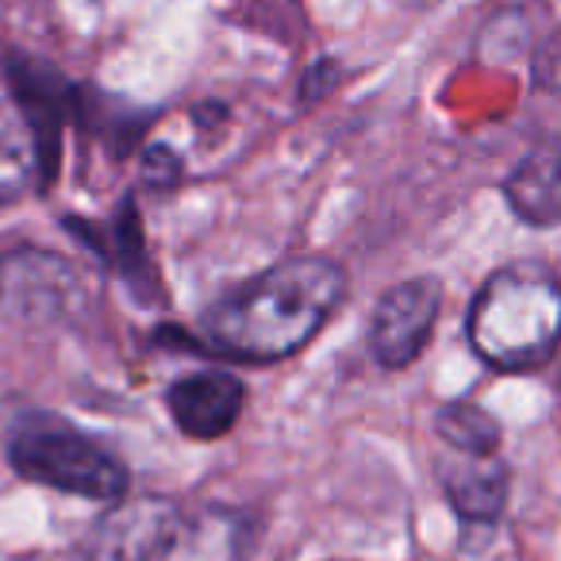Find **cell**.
<instances>
[{
  "instance_id": "6",
  "label": "cell",
  "mask_w": 561,
  "mask_h": 561,
  "mask_svg": "<svg viewBox=\"0 0 561 561\" xmlns=\"http://www.w3.org/2000/svg\"><path fill=\"white\" fill-rule=\"evenodd\" d=\"M247 404V385L231 369H196L165 389L173 427L193 443H216L239 423Z\"/></svg>"
},
{
  "instance_id": "11",
  "label": "cell",
  "mask_w": 561,
  "mask_h": 561,
  "mask_svg": "<svg viewBox=\"0 0 561 561\" xmlns=\"http://www.w3.org/2000/svg\"><path fill=\"white\" fill-rule=\"evenodd\" d=\"M443 492L461 523H496L507 507L512 473L496 458H454L443 466Z\"/></svg>"
},
{
  "instance_id": "4",
  "label": "cell",
  "mask_w": 561,
  "mask_h": 561,
  "mask_svg": "<svg viewBox=\"0 0 561 561\" xmlns=\"http://www.w3.org/2000/svg\"><path fill=\"white\" fill-rule=\"evenodd\" d=\"M0 305L35 328L73 323L93 305L85 270L55 250L20 247L0 257Z\"/></svg>"
},
{
  "instance_id": "2",
  "label": "cell",
  "mask_w": 561,
  "mask_h": 561,
  "mask_svg": "<svg viewBox=\"0 0 561 561\" xmlns=\"http://www.w3.org/2000/svg\"><path fill=\"white\" fill-rule=\"evenodd\" d=\"M466 343L492 374H535L561 351V280L538 262L492 270L466 312Z\"/></svg>"
},
{
  "instance_id": "12",
  "label": "cell",
  "mask_w": 561,
  "mask_h": 561,
  "mask_svg": "<svg viewBox=\"0 0 561 561\" xmlns=\"http://www.w3.org/2000/svg\"><path fill=\"white\" fill-rule=\"evenodd\" d=\"M435 431L461 458H496L504 443L500 420L473 400H446L435 412Z\"/></svg>"
},
{
  "instance_id": "8",
  "label": "cell",
  "mask_w": 561,
  "mask_h": 561,
  "mask_svg": "<svg viewBox=\"0 0 561 561\" xmlns=\"http://www.w3.org/2000/svg\"><path fill=\"white\" fill-rule=\"evenodd\" d=\"M254 546V519L227 504H181V519L165 561H247Z\"/></svg>"
},
{
  "instance_id": "3",
  "label": "cell",
  "mask_w": 561,
  "mask_h": 561,
  "mask_svg": "<svg viewBox=\"0 0 561 561\" xmlns=\"http://www.w3.org/2000/svg\"><path fill=\"white\" fill-rule=\"evenodd\" d=\"M9 461L20 477L47 489L85 496L96 504H116L127 496V466L96 438L55 415H32L12 431Z\"/></svg>"
},
{
  "instance_id": "15",
  "label": "cell",
  "mask_w": 561,
  "mask_h": 561,
  "mask_svg": "<svg viewBox=\"0 0 561 561\" xmlns=\"http://www.w3.org/2000/svg\"><path fill=\"white\" fill-rule=\"evenodd\" d=\"M339 62L335 58H316L312 66L305 70V78H300V104H312L320 101V96L331 93V85L339 81Z\"/></svg>"
},
{
  "instance_id": "1",
  "label": "cell",
  "mask_w": 561,
  "mask_h": 561,
  "mask_svg": "<svg viewBox=\"0 0 561 561\" xmlns=\"http://www.w3.org/2000/svg\"><path fill=\"white\" fill-rule=\"evenodd\" d=\"M351 277L328 254H289L239 280L204 312V346L231 362L300 354L339 312Z\"/></svg>"
},
{
  "instance_id": "5",
  "label": "cell",
  "mask_w": 561,
  "mask_h": 561,
  "mask_svg": "<svg viewBox=\"0 0 561 561\" xmlns=\"http://www.w3.org/2000/svg\"><path fill=\"white\" fill-rule=\"evenodd\" d=\"M438 316H443V280L435 273H420V277L389 285L369 316V358L392 374L408 369L427 351Z\"/></svg>"
},
{
  "instance_id": "7",
  "label": "cell",
  "mask_w": 561,
  "mask_h": 561,
  "mask_svg": "<svg viewBox=\"0 0 561 561\" xmlns=\"http://www.w3.org/2000/svg\"><path fill=\"white\" fill-rule=\"evenodd\" d=\"M181 519V504L165 496H139L119 504L96 527V561H165L173 530Z\"/></svg>"
},
{
  "instance_id": "13",
  "label": "cell",
  "mask_w": 561,
  "mask_h": 561,
  "mask_svg": "<svg viewBox=\"0 0 561 561\" xmlns=\"http://www.w3.org/2000/svg\"><path fill=\"white\" fill-rule=\"evenodd\" d=\"M181 173H185V165H181L178 150L170 147H147L142 150V181L154 188H173L181 181Z\"/></svg>"
},
{
  "instance_id": "10",
  "label": "cell",
  "mask_w": 561,
  "mask_h": 561,
  "mask_svg": "<svg viewBox=\"0 0 561 561\" xmlns=\"http://www.w3.org/2000/svg\"><path fill=\"white\" fill-rule=\"evenodd\" d=\"M500 193L527 227H561V142L519 158Z\"/></svg>"
},
{
  "instance_id": "9",
  "label": "cell",
  "mask_w": 561,
  "mask_h": 561,
  "mask_svg": "<svg viewBox=\"0 0 561 561\" xmlns=\"http://www.w3.org/2000/svg\"><path fill=\"white\" fill-rule=\"evenodd\" d=\"M55 162L43 150L39 131L16 101L0 96V208L20 204L39 185H47Z\"/></svg>"
},
{
  "instance_id": "16",
  "label": "cell",
  "mask_w": 561,
  "mask_h": 561,
  "mask_svg": "<svg viewBox=\"0 0 561 561\" xmlns=\"http://www.w3.org/2000/svg\"><path fill=\"white\" fill-rule=\"evenodd\" d=\"M193 124H196V127H204V131H208V127H224V124H227V108H224L219 101L196 104V108H193Z\"/></svg>"
},
{
  "instance_id": "14",
  "label": "cell",
  "mask_w": 561,
  "mask_h": 561,
  "mask_svg": "<svg viewBox=\"0 0 561 561\" xmlns=\"http://www.w3.org/2000/svg\"><path fill=\"white\" fill-rule=\"evenodd\" d=\"M530 78L538 89L561 96V27L535 50V62H530Z\"/></svg>"
}]
</instances>
